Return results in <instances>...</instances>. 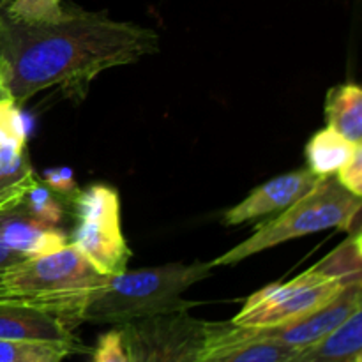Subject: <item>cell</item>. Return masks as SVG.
Masks as SVG:
<instances>
[{
	"instance_id": "6da1fadb",
	"label": "cell",
	"mask_w": 362,
	"mask_h": 362,
	"mask_svg": "<svg viewBox=\"0 0 362 362\" xmlns=\"http://www.w3.org/2000/svg\"><path fill=\"white\" fill-rule=\"evenodd\" d=\"M158 49L159 35L152 28L83 9L66 7L59 18L39 23L4 14L0 23V67L18 105L48 88L80 101L103 71Z\"/></svg>"
},
{
	"instance_id": "7a4b0ae2",
	"label": "cell",
	"mask_w": 362,
	"mask_h": 362,
	"mask_svg": "<svg viewBox=\"0 0 362 362\" xmlns=\"http://www.w3.org/2000/svg\"><path fill=\"white\" fill-rule=\"evenodd\" d=\"M108 276L101 274L74 246L37 258H25L0 269V303L21 304L46 311L66 322L71 329L81 324L85 304Z\"/></svg>"
},
{
	"instance_id": "3957f363",
	"label": "cell",
	"mask_w": 362,
	"mask_h": 362,
	"mask_svg": "<svg viewBox=\"0 0 362 362\" xmlns=\"http://www.w3.org/2000/svg\"><path fill=\"white\" fill-rule=\"evenodd\" d=\"M212 262L166 264L158 267L124 271L108 276V281L88 299L81 310L80 322L122 325L140 318L189 310L194 303L182 293L209 278Z\"/></svg>"
},
{
	"instance_id": "277c9868",
	"label": "cell",
	"mask_w": 362,
	"mask_h": 362,
	"mask_svg": "<svg viewBox=\"0 0 362 362\" xmlns=\"http://www.w3.org/2000/svg\"><path fill=\"white\" fill-rule=\"evenodd\" d=\"M359 216L361 198L345 189L336 175L322 177L310 193L281 211L278 218L258 226L257 232L246 240L212 260V265H235L286 240L329 228L346 232L356 228V232H359Z\"/></svg>"
},
{
	"instance_id": "5b68a950",
	"label": "cell",
	"mask_w": 362,
	"mask_h": 362,
	"mask_svg": "<svg viewBox=\"0 0 362 362\" xmlns=\"http://www.w3.org/2000/svg\"><path fill=\"white\" fill-rule=\"evenodd\" d=\"M69 204L76 218L69 235L71 246L101 274L115 276L127 271L133 251L120 226L119 193L105 184H94L78 189Z\"/></svg>"
},
{
	"instance_id": "8992f818",
	"label": "cell",
	"mask_w": 362,
	"mask_h": 362,
	"mask_svg": "<svg viewBox=\"0 0 362 362\" xmlns=\"http://www.w3.org/2000/svg\"><path fill=\"white\" fill-rule=\"evenodd\" d=\"M350 283L310 267L288 283H272L250 296L232 318L240 327H276L300 320L334 299Z\"/></svg>"
},
{
	"instance_id": "52a82bcc",
	"label": "cell",
	"mask_w": 362,
	"mask_h": 362,
	"mask_svg": "<svg viewBox=\"0 0 362 362\" xmlns=\"http://www.w3.org/2000/svg\"><path fill=\"white\" fill-rule=\"evenodd\" d=\"M131 362H200L207 322L189 310L172 311L119 325Z\"/></svg>"
},
{
	"instance_id": "ba28073f",
	"label": "cell",
	"mask_w": 362,
	"mask_h": 362,
	"mask_svg": "<svg viewBox=\"0 0 362 362\" xmlns=\"http://www.w3.org/2000/svg\"><path fill=\"white\" fill-rule=\"evenodd\" d=\"M362 310V281L346 285L338 296L329 300L320 310L313 311L300 320L290 324L276 325V327H244L253 338L272 339L285 345L303 346L313 345L320 339L341 327L352 315Z\"/></svg>"
},
{
	"instance_id": "9c48e42d",
	"label": "cell",
	"mask_w": 362,
	"mask_h": 362,
	"mask_svg": "<svg viewBox=\"0 0 362 362\" xmlns=\"http://www.w3.org/2000/svg\"><path fill=\"white\" fill-rule=\"evenodd\" d=\"M297 346L253 338L232 322H207L200 362H286Z\"/></svg>"
},
{
	"instance_id": "30bf717a",
	"label": "cell",
	"mask_w": 362,
	"mask_h": 362,
	"mask_svg": "<svg viewBox=\"0 0 362 362\" xmlns=\"http://www.w3.org/2000/svg\"><path fill=\"white\" fill-rule=\"evenodd\" d=\"M320 179L322 177L315 175L310 168L296 170V172L274 177L251 191L235 207L228 209L223 214V225L237 226L262 218V216L285 211L299 198L310 193Z\"/></svg>"
},
{
	"instance_id": "8fae6325",
	"label": "cell",
	"mask_w": 362,
	"mask_h": 362,
	"mask_svg": "<svg viewBox=\"0 0 362 362\" xmlns=\"http://www.w3.org/2000/svg\"><path fill=\"white\" fill-rule=\"evenodd\" d=\"M0 240L23 258H37L69 244L57 226L37 221L21 207L0 212Z\"/></svg>"
},
{
	"instance_id": "7c38bea8",
	"label": "cell",
	"mask_w": 362,
	"mask_h": 362,
	"mask_svg": "<svg viewBox=\"0 0 362 362\" xmlns=\"http://www.w3.org/2000/svg\"><path fill=\"white\" fill-rule=\"evenodd\" d=\"M0 339H35L81 345L59 317L35 308L0 303Z\"/></svg>"
},
{
	"instance_id": "4fadbf2b",
	"label": "cell",
	"mask_w": 362,
	"mask_h": 362,
	"mask_svg": "<svg viewBox=\"0 0 362 362\" xmlns=\"http://www.w3.org/2000/svg\"><path fill=\"white\" fill-rule=\"evenodd\" d=\"M362 354V310L332 334L297 350L286 362H349Z\"/></svg>"
},
{
	"instance_id": "5bb4252c",
	"label": "cell",
	"mask_w": 362,
	"mask_h": 362,
	"mask_svg": "<svg viewBox=\"0 0 362 362\" xmlns=\"http://www.w3.org/2000/svg\"><path fill=\"white\" fill-rule=\"evenodd\" d=\"M327 127L341 134L350 144H362V90L356 83L336 85L325 101Z\"/></svg>"
},
{
	"instance_id": "9a60e30c",
	"label": "cell",
	"mask_w": 362,
	"mask_h": 362,
	"mask_svg": "<svg viewBox=\"0 0 362 362\" xmlns=\"http://www.w3.org/2000/svg\"><path fill=\"white\" fill-rule=\"evenodd\" d=\"M356 147L357 145L350 144L331 127H325V129L315 133L313 138L308 141V168L318 177L336 175V172L352 158Z\"/></svg>"
},
{
	"instance_id": "2e32d148",
	"label": "cell",
	"mask_w": 362,
	"mask_h": 362,
	"mask_svg": "<svg viewBox=\"0 0 362 362\" xmlns=\"http://www.w3.org/2000/svg\"><path fill=\"white\" fill-rule=\"evenodd\" d=\"M81 345L35 339H0V362H62Z\"/></svg>"
},
{
	"instance_id": "e0dca14e",
	"label": "cell",
	"mask_w": 362,
	"mask_h": 362,
	"mask_svg": "<svg viewBox=\"0 0 362 362\" xmlns=\"http://www.w3.org/2000/svg\"><path fill=\"white\" fill-rule=\"evenodd\" d=\"M20 207L34 219L52 226L59 225L64 218L62 204L41 180L27 191Z\"/></svg>"
},
{
	"instance_id": "ac0fdd59",
	"label": "cell",
	"mask_w": 362,
	"mask_h": 362,
	"mask_svg": "<svg viewBox=\"0 0 362 362\" xmlns=\"http://www.w3.org/2000/svg\"><path fill=\"white\" fill-rule=\"evenodd\" d=\"M62 0H4V14L25 23L52 21L64 13Z\"/></svg>"
},
{
	"instance_id": "d6986e66",
	"label": "cell",
	"mask_w": 362,
	"mask_h": 362,
	"mask_svg": "<svg viewBox=\"0 0 362 362\" xmlns=\"http://www.w3.org/2000/svg\"><path fill=\"white\" fill-rule=\"evenodd\" d=\"M0 147H27V124L13 99L0 101Z\"/></svg>"
},
{
	"instance_id": "ffe728a7",
	"label": "cell",
	"mask_w": 362,
	"mask_h": 362,
	"mask_svg": "<svg viewBox=\"0 0 362 362\" xmlns=\"http://www.w3.org/2000/svg\"><path fill=\"white\" fill-rule=\"evenodd\" d=\"M92 362H131L119 325L99 336L92 352Z\"/></svg>"
},
{
	"instance_id": "44dd1931",
	"label": "cell",
	"mask_w": 362,
	"mask_h": 362,
	"mask_svg": "<svg viewBox=\"0 0 362 362\" xmlns=\"http://www.w3.org/2000/svg\"><path fill=\"white\" fill-rule=\"evenodd\" d=\"M42 184L52 191L53 194H59V197L71 198L76 194V191L80 187L76 186V180H74L73 172L67 166H57V168H49L42 173Z\"/></svg>"
},
{
	"instance_id": "7402d4cb",
	"label": "cell",
	"mask_w": 362,
	"mask_h": 362,
	"mask_svg": "<svg viewBox=\"0 0 362 362\" xmlns=\"http://www.w3.org/2000/svg\"><path fill=\"white\" fill-rule=\"evenodd\" d=\"M336 179L350 193L362 197V145H357L352 158L336 172Z\"/></svg>"
},
{
	"instance_id": "603a6c76",
	"label": "cell",
	"mask_w": 362,
	"mask_h": 362,
	"mask_svg": "<svg viewBox=\"0 0 362 362\" xmlns=\"http://www.w3.org/2000/svg\"><path fill=\"white\" fill-rule=\"evenodd\" d=\"M21 260H25V258L14 253V251H11L9 247H7L6 244L0 240V269L9 267V265L18 264V262H21Z\"/></svg>"
},
{
	"instance_id": "cb8c5ba5",
	"label": "cell",
	"mask_w": 362,
	"mask_h": 362,
	"mask_svg": "<svg viewBox=\"0 0 362 362\" xmlns=\"http://www.w3.org/2000/svg\"><path fill=\"white\" fill-rule=\"evenodd\" d=\"M4 99H11V95H9V92H7L6 81H4L2 67H0V101H4Z\"/></svg>"
},
{
	"instance_id": "d4e9b609",
	"label": "cell",
	"mask_w": 362,
	"mask_h": 362,
	"mask_svg": "<svg viewBox=\"0 0 362 362\" xmlns=\"http://www.w3.org/2000/svg\"><path fill=\"white\" fill-rule=\"evenodd\" d=\"M349 362H362V354H357V356L352 357Z\"/></svg>"
},
{
	"instance_id": "484cf974",
	"label": "cell",
	"mask_w": 362,
	"mask_h": 362,
	"mask_svg": "<svg viewBox=\"0 0 362 362\" xmlns=\"http://www.w3.org/2000/svg\"><path fill=\"white\" fill-rule=\"evenodd\" d=\"M2 18H4V0H0V23H2Z\"/></svg>"
}]
</instances>
